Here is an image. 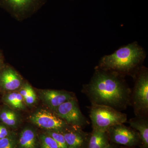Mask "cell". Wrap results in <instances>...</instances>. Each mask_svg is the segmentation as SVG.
Masks as SVG:
<instances>
[{"mask_svg":"<svg viewBox=\"0 0 148 148\" xmlns=\"http://www.w3.org/2000/svg\"><path fill=\"white\" fill-rule=\"evenodd\" d=\"M116 72L97 67L84 92L92 104L123 108L130 102L131 91L121 77Z\"/></svg>","mask_w":148,"mask_h":148,"instance_id":"1","label":"cell"},{"mask_svg":"<svg viewBox=\"0 0 148 148\" xmlns=\"http://www.w3.org/2000/svg\"><path fill=\"white\" fill-rule=\"evenodd\" d=\"M146 56L143 48L136 42L121 47L101 58L98 67L121 75L136 72Z\"/></svg>","mask_w":148,"mask_h":148,"instance_id":"2","label":"cell"},{"mask_svg":"<svg viewBox=\"0 0 148 148\" xmlns=\"http://www.w3.org/2000/svg\"><path fill=\"white\" fill-rule=\"evenodd\" d=\"M90 117L93 129L107 132L117 125L123 124L127 119V115L110 106L92 104Z\"/></svg>","mask_w":148,"mask_h":148,"instance_id":"3","label":"cell"},{"mask_svg":"<svg viewBox=\"0 0 148 148\" xmlns=\"http://www.w3.org/2000/svg\"><path fill=\"white\" fill-rule=\"evenodd\" d=\"M135 73V82L132 101L137 116H145L148 111V73L147 69L140 68Z\"/></svg>","mask_w":148,"mask_h":148,"instance_id":"4","label":"cell"},{"mask_svg":"<svg viewBox=\"0 0 148 148\" xmlns=\"http://www.w3.org/2000/svg\"><path fill=\"white\" fill-rule=\"evenodd\" d=\"M29 119L32 123L46 131L62 132L69 128V125L53 112L39 109L30 115Z\"/></svg>","mask_w":148,"mask_h":148,"instance_id":"5","label":"cell"},{"mask_svg":"<svg viewBox=\"0 0 148 148\" xmlns=\"http://www.w3.org/2000/svg\"><path fill=\"white\" fill-rule=\"evenodd\" d=\"M46 0H0V5L16 18H25L37 11Z\"/></svg>","mask_w":148,"mask_h":148,"instance_id":"6","label":"cell"},{"mask_svg":"<svg viewBox=\"0 0 148 148\" xmlns=\"http://www.w3.org/2000/svg\"><path fill=\"white\" fill-rule=\"evenodd\" d=\"M52 112L68 124L75 127L81 128L86 123L75 98L63 103Z\"/></svg>","mask_w":148,"mask_h":148,"instance_id":"7","label":"cell"},{"mask_svg":"<svg viewBox=\"0 0 148 148\" xmlns=\"http://www.w3.org/2000/svg\"><path fill=\"white\" fill-rule=\"evenodd\" d=\"M107 132L112 142L123 145L132 147L137 145L141 141L138 132L123 124L114 125Z\"/></svg>","mask_w":148,"mask_h":148,"instance_id":"8","label":"cell"},{"mask_svg":"<svg viewBox=\"0 0 148 148\" xmlns=\"http://www.w3.org/2000/svg\"><path fill=\"white\" fill-rule=\"evenodd\" d=\"M24 83L21 76L10 66L4 65L0 71V90L5 92L16 91Z\"/></svg>","mask_w":148,"mask_h":148,"instance_id":"9","label":"cell"},{"mask_svg":"<svg viewBox=\"0 0 148 148\" xmlns=\"http://www.w3.org/2000/svg\"><path fill=\"white\" fill-rule=\"evenodd\" d=\"M38 93L40 99L52 111L63 103L75 98L71 93L64 90L45 89L39 90Z\"/></svg>","mask_w":148,"mask_h":148,"instance_id":"10","label":"cell"},{"mask_svg":"<svg viewBox=\"0 0 148 148\" xmlns=\"http://www.w3.org/2000/svg\"><path fill=\"white\" fill-rule=\"evenodd\" d=\"M17 148H39L38 135L32 127H24L17 136Z\"/></svg>","mask_w":148,"mask_h":148,"instance_id":"11","label":"cell"},{"mask_svg":"<svg viewBox=\"0 0 148 148\" xmlns=\"http://www.w3.org/2000/svg\"><path fill=\"white\" fill-rule=\"evenodd\" d=\"M0 122L11 129H17L21 122V114L18 111L4 104L0 107Z\"/></svg>","mask_w":148,"mask_h":148,"instance_id":"12","label":"cell"},{"mask_svg":"<svg viewBox=\"0 0 148 148\" xmlns=\"http://www.w3.org/2000/svg\"><path fill=\"white\" fill-rule=\"evenodd\" d=\"M68 128L61 132L68 148H83L86 141V136L84 132L81 131L80 127H76L73 130Z\"/></svg>","mask_w":148,"mask_h":148,"instance_id":"13","label":"cell"},{"mask_svg":"<svg viewBox=\"0 0 148 148\" xmlns=\"http://www.w3.org/2000/svg\"><path fill=\"white\" fill-rule=\"evenodd\" d=\"M2 101L4 105L15 110L19 112L27 109L24 98L18 90L5 92L2 96Z\"/></svg>","mask_w":148,"mask_h":148,"instance_id":"14","label":"cell"},{"mask_svg":"<svg viewBox=\"0 0 148 148\" xmlns=\"http://www.w3.org/2000/svg\"><path fill=\"white\" fill-rule=\"evenodd\" d=\"M132 119L129 122L130 125L138 131L140 140L145 148L148 147V122L145 116H137Z\"/></svg>","mask_w":148,"mask_h":148,"instance_id":"15","label":"cell"},{"mask_svg":"<svg viewBox=\"0 0 148 148\" xmlns=\"http://www.w3.org/2000/svg\"><path fill=\"white\" fill-rule=\"evenodd\" d=\"M109 145L107 132L93 129L88 141V148H107Z\"/></svg>","mask_w":148,"mask_h":148,"instance_id":"16","label":"cell"},{"mask_svg":"<svg viewBox=\"0 0 148 148\" xmlns=\"http://www.w3.org/2000/svg\"><path fill=\"white\" fill-rule=\"evenodd\" d=\"M39 148H59L52 137L45 132L38 135Z\"/></svg>","mask_w":148,"mask_h":148,"instance_id":"17","label":"cell"},{"mask_svg":"<svg viewBox=\"0 0 148 148\" xmlns=\"http://www.w3.org/2000/svg\"><path fill=\"white\" fill-rule=\"evenodd\" d=\"M0 148H17V135L12 132L8 137L0 140Z\"/></svg>","mask_w":148,"mask_h":148,"instance_id":"18","label":"cell"},{"mask_svg":"<svg viewBox=\"0 0 148 148\" xmlns=\"http://www.w3.org/2000/svg\"><path fill=\"white\" fill-rule=\"evenodd\" d=\"M45 132L53 138L58 145L59 148H69L63 134L61 132L47 130Z\"/></svg>","mask_w":148,"mask_h":148,"instance_id":"19","label":"cell"},{"mask_svg":"<svg viewBox=\"0 0 148 148\" xmlns=\"http://www.w3.org/2000/svg\"><path fill=\"white\" fill-rule=\"evenodd\" d=\"M37 95L34 88L30 92L27 98L24 99L26 106H32L36 103Z\"/></svg>","mask_w":148,"mask_h":148,"instance_id":"20","label":"cell"},{"mask_svg":"<svg viewBox=\"0 0 148 148\" xmlns=\"http://www.w3.org/2000/svg\"><path fill=\"white\" fill-rule=\"evenodd\" d=\"M10 128L0 122V140L8 137L12 132Z\"/></svg>","mask_w":148,"mask_h":148,"instance_id":"21","label":"cell"},{"mask_svg":"<svg viewBox=\"0 0 148 148\" xmlns=\"http://www.w3.org/2000/svg\"><path fill=\"white\" fill-rule=\"evenodd\" d=\"M4 66V63L3 58L2 56V57H0V71L1 69H2Z\"/></svg>","mask_w":148,"mask_h":148,"instance_id":"22","label":"cell"},{"mask_svg":"<svg viewBox=\"0 0 148 148\" xmlns=\"http://www.w3.org/2000/svg\"><path fill=\"white\" fill-rule=\"evenodd\" d=\"M107 148H114L113 147H112V146H111L110 145H109V146H108V147H107Z\"/></svg>","mask_w":148,"mask_h":148,"instance_id":"23","label":"cell"},{"mask_svg":"<svg viewBox=\"0 0 148 148\" xmlns=\"http://www.w3.org/2000/svg\"><path fill=\"white\" fill-rule=\"evenodd\" d=\"M2 56L1 53V51H0V57H2Z\"/></svg>","mask_w":148,"mask_h":148,"instance_id":"24","label":"cell"},{"mask_svg":"<svg viewBox=\"0 0 148 148\" xmlns=\"http://www.w3.org/2000/svg\"><path fill=\"white\" fill-rule=\"evenodd\" d=\"M0 91H1V90H0Z\"/></svg>","mask_w":148,"mask_h":148,"instance_id":"25","label":"cell"},{"mask_svg":"<svg viewBox=\"0 0 148 148\" xmlns=\"http://www.w3.org/2000/svg\"></svg>","mask_w":148,"mask_h":148,"instance_id":"26","label":"cell"}]
</instances>
